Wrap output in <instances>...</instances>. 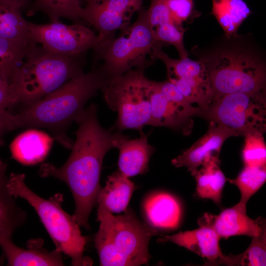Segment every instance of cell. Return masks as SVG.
Wrapping results in <instances>:
<instances>
[{
  "label": "cell",
  "instance_id": "1",
  "mask_svg": "<svg viewBox=\"0 0 266 266\" xmlns=\"http://www.w3.org/2000/svg\"><path fill=\"white\" fill-rule=\"evenodd\" d=\"M97 105L91 104L77 118L78 127L75 140L66 162L57 167L43 163L39 175L53 177L64 182L72 194L75 209L73 215L80 226L90 230L89 217L101 189L100 179L104 157L113 148H118L128 135L112 129H105L100 124Z\"/></svg>",
  "mask_w": 266,
  "mask_h": 266
},
{
  "label": "cell",
  "instance_id": "2",
  "mask_svg": "<svg viewBox=\"0 0 266 266\" xmlns=\"http://www.w3.org/2000/svg\"><path fill=\"white\" fill-rule=\"evenodd\" d=\"M110 78L99 63L93 64L87 72L67 81L36 102L12 113L11 130L24 127L44 128L65 147L71 149L74 141L66 134L85 105L101 91Z\"/></svg>",
  "mask_w": 266,
  "mask_h": 266
},
{
  "label": "cell",
  "instance_id": "3",
  "mask_svg": "<svg viewBox=\"0 0 266 266\" xmlns=\"http://www.w3.org/2000/svg\"><path fill=\"white\" fill-rule=\"evenodd\" d=\"M85 55H61L31 43L24 61L9 82L14 106H30L84 72Z\"/></svg>",
  "mask_w": 266,
  "mask_h": 266
},
{
  "label": "cell",
  "instance_id": "4",
  "mask_svg": "<svg viewBox=\"0 0 266 266\" xmlns=\"http://www.w3.org/2000/svg\"><path fill=\"white\" fill-rule=\"evenodd\" d=\"M99 229L94 238L100 265L138 266L147 265L149 243L157 230L141 222L131 209L115 216L97 210Z\"/></svg>",
  "mask_w": 266,
  "mask_h": 266
},
{
  "label": "cell",
  "instance_id": "5",
  "mask_svg": "<svg viewBox=\"0 0 266 266\" xmlns=\"http://www.w3.org/2000/svg\"><path fill=\"white\" fill-rule=\"evenodd\" d=\"M24 174L12 173L6 184L9 193L15 198L25 200L33 208L56 248L71 258L72 266L91 265V260L83 255L87 238L73 216L63 209V195L57 193L44 199L27 186Z\"/></svg>",
  "mask_w": 266,
  "mask_h": 266
},
{
  "label": "cell",
  "instance_id": "6",
  "mask_svg": "<svg viewBox=\"0 0 266 266\" xmlns=\"http://www.w3.org/2000/svg\"><path fill=\"white\" fill-rule=\"evenodd\" d=\"M201 61L208 72L212 101L233 93H265V64L248 49L240 46L222 48Z\"/></svg>",
  "mask_w": 266,
  "mask_h": 266
},
{
  "label": "cell",
  "instance_id": "7",
  "mask_svg": "<svg viewBox=\"0 0 266 266\" xmlns=\"http://www.w3.org/2000/svg\"><path fill=\"white\" fill-rule=\"evenodd\" d=\"M122 33L117 38L99 42L92 49L93 64L101 62L99 64L111 79L134 68L145 69L149 65L147 56L161 44L142 8L135 22Z\"/></svg>",
  "mask_w": 266,
  "mask_h": 266
},
{
  "label": "cell",
  "instance_id": "8",
  "mask_svg": "<svg viewBox=\"0 0 266 266\" xmlns=\"http://www.w3.org/2000/svg\"><path fill=\"white\" fill-rule=\"evenodd\" d=\"M144 70L134 68L111 78L101 91L108 107L118 114L111 128L116 131L132 129L140 133L149 125L151 80L145 76Z\"/></svg>",
  "mask_w": 266,
  "mask_h": 266
},
{
  "label": "cell",
  "instance_id": "9",
  "mask_svg": "<svg viewBox=\"0 0 266 266\" xmlns=\"http://www.w3.org/2000/svg\"><path fill=\"white\" fill-rule=\"evenodd\" d=\"M198 115L226 127L237 136L264 134L266 130V93L225 95L213 100Z\"/></svg>",
  "mask_w": 266,
  "mask_h": 266
},
{
  "label": "cell",
  "instance_id": "10",
  "mask_svg": "<svg viewBox=\"0 0 266 266\" xmlns=\"http://www.w3.org/2000/svg\"><path fill=\"white\" fill-rule=\"evenodd\" d=\"M28 31L30 43L63 56L86 54L100 40L98 34L82 23L67 25L59 21L36 24L28 21Z\"/></svg>",
  "mask_w": 266,
  "mask_h": 266
},
{
  "label": "cell",
  "instance_id": "11",
  "mask_svg": "<svg viewBox=\"0 0 266 266\" xmlns=\"http://www.w3.org/2000/svg\"><path fill=\"white\" fill-rule=\"evenodd\" d=\"M81 18L98 31L99 42L115 37L131 25L133 14L141 9L144 0H85Z\"/></svg>",
  "mask_w": 266,
  "mask_h": 266
},
{
  "label": "cell",
  "instance_id": "12",
  "mask_svg": "<svg viewBox=\"0 0 266 266\" xmlns=\"http://www.w3.org/2000/svg\"><path fill=\"white\" fill-rule=\"evenodd\" d=\"M220 238L211 227L200 224L195 230L162 236L159 241L171 242L186 248L202 258L204 265L235 266V256H228L222 252Z\"/></svg>",
  "mask_w": 266,
  "mask_h": 266
},
{
  "label": "cell",
  "instance_id": "13",
  "mask_svg": "<svg viewBox=\"0 0 266 266\" xmlns=\"http://www.w3.org/2000/svg\"><path fill=\"white\" fill-rule=\"evenodd\" d=\"M199 223L209 226L223 238L242 235L253 237L266 228L265 220L250 218L246 213V204L240 201L217 215L205 213Z\"/></svg>",
  "mask_w": 266,
  "mask_h": 266
},
{
  "label": "cell",
  "instance_id": "14",
  "mask_svg": "<svg viewBox=\"0 0 266 266\" xmlns=\"http://www.w3.org/2000/svg\"><path fill=\"white\" fill-rule=\"evenodd\" d=\"M237 136L234 132L221 125L210 122L207 132L189 148L171 161L176 167H185L192 175L208 159L218 156L225 141Z\"/></svg>",
  "mask_w": 266,
  "mask_h": 266
},
{
  "label": "cell",
  "instance_id": "15",
  "mask_svg": "<svg viewBox=\"0 0 266 266\" xmlns=\"http://www.w3.org/2000/svg\"><path fill=\"white\" fill-rule=\"evenodd\" d=\"M42 240L28 241V248L15 244L10 237H0V246L7 266H64L62 252L57 249L49 252L42 248Z\"/></svg>",
  "mask_w": 266,
  "mask_h": 266
},
{
  "label": "cell",
  "instance_id": "16",
  "mask_svg": "<svg viewBox=\"0 0 266 266\" xmlns=\"http://www.w3.org/2000/svg\"><path fill=\"white\" fill-rule=\"evenodd\" d=\"M144 210L148 224L156 229H174L181 222V203L175 197L166 192L150 195L144 202Z\"/></svg>",
  "mask_w": 266,
  "mask_h": 266
},
{
  "label": "cell",
  "instance_id": "17",
  "mask_svg": "<svg viewBox=\"0 0 266 266\" xmlns=\"http://www.w3.org/2000/svg\"><path fill=\"white\" fill-rule=\"evenodd\" d=\"M151 119L149 125L173 129L182 128L193 111L168 100L159 90L156 81L151 80L149 93Z\"/></svg>",
  "mask_w": 266,
  "mask_h": 266
},
{
  "label": "cell",
  "instance_id": "18",
  "mask_svg": "<svg viewBox=\"0 0 266 266\" xmlns=\"http://www.w3.org/2000/svg\"><path fill=\"white\" fill-rule=\"evenodd\" d=\"M54 138L37 130H28L16 137L10 145L12 157L27 165L37 164L47 155Z\"/></svg>",
  "mask_w": 266,
  "mask_h": 266
},
{
  "label": "cell",
  "instance_id": "19",
  "mask_svg": "<svg viewBox=\"0 0 266 266\" xmlns=\"http://www.w3.org/2000/svg\"><path fill=\"white\" fill-rule=\"evenodd\" d=\"M140 135L139 138L126 139L118 148L119 171L128 177L145 173L155 151L149 144L146 135L143 132Z\"/></svg>",
  "mask_w": 266,
  "mask_h": 266
},
{
  "label": "cell",
  "instance_id": "20",
  "mask_svg": "<svg viewBox=\"0 0 266 266\" xmlns=\"http://www.w3.org/2000/svg\"><path fill=\"white\" fill-rule=\"evenodd\" d=\"M135 189L134 183L119 171L107 177L106 184L101 188L97 198V210L110 213L125 211Z\"/></svg>",
  "mask_w": 266,
  "mask_h": 266
},
{
  "label": "cell",
  "instance_id": "21",
  "mask_svg": "<svg viewBox=\"0 0 266 266\" xmlns=\"http://www.w3.org/2000/svg\"><path fill=\"white\" fill-rule=\"evenodd\" d=\"M219 164L218 156H212L194 175L198 196L201 199H210L216 204L221 202L223 188L228 180Z\"/></svg>",
  "mask_w": 266,
  "mask_h": 266
},
{
  "label": "cell",
  "instance_id": "22",
  "mask_svg": "<svg viewBox=\"0 0 266 266\" xmlns=\"http://www.w3.org/2000/svg\"><path fill=\"white\" fill-rule=\"evenodd\" d=\"M152 59H158L165 64L168 78L194 79L209 82L208 72L202 61H194L187 58L174 59L161 49V44L155 46L150 55Z\"/></svg>",
  "mask_w": 266,
  "mask_h": 266
},
{
  "label": "cell",
  "instance_id": "23",
  "mask_svg": "<svg viewBox=\"0 0 266 266\" xmlns=\"http://www.w3.org/2000/svg\"><path fill=\"white\" fill-rule=\"evenodd\" d=\"M212 13L228 37L236 33L244 20L251 14L243 0H212Z\"/></svg>",
  "mask_w": 266,
  "mask_h": 266
},
{
  "label": "cell",
  "instance_id": "24",
  "mask_svg": "<svg viewBox=\"0 0 266 266\" xmlns=\"http://www.w3.org/2000/svg\"><path fill=\"white\" fill-rule=\"evenodd\" d=\"M82 0H34L27 16L36 12L45 14L51 22L59 21L61 18L68 19L74 23H82Z\"/></svg>",
  "mask_w": 266,
  "mask_h": 266
},
{
  "label": "cell",
  "instance_id": "25",
  "mask_svg": "<svg viewBox=\"0 0 266 266\" xmlns=\"http://www.w3.org/2000/svg\"><path fill=\"white\" fill-rule=\"evenodd\" d=\"M21 8L11 0H0V37L27 41L28 23Z\"/></svg>",
  "mask_w": 266,
  "mask_h": 266
},
{
  "label": "cell",
  "instance_id": "26",
  "mask_svg": "<svg viewBox=\"0 0 266 266\" xmlns=\"http://www.w3.org/2000/svg\"><path fill=\"white\" fill-rule=\"evenodd\" d=\"M6 183L0 185V237H10L26 221V212L16 203Z\"/></svg>",
  "mask_w": 266,
  "mask_h": 266
},
{
  "label": "cell",
  "instance_id": "27",
  "mask_svg": "<svg viewBox=\"0 0 266 266\" xmlns=\"http://www.w3.org/2000/svg\"><path fill=\"white\" fill-rule=\"evenodd\" d=\"M31 43L0 37V74L9 84L15 70L24 61Z\"/></svg>",
  "mask_w": 266,
  "mask_h": 266
},
{
  "label": "cell",
  "instance_id": "28",
  "mask_svg": "<svg viewBox=\"0 0 266 266\" xmlns=\"http://www.w3.org/2000/svg\"><path fill=\"white\" fill-rule=\"evenodd\" d=\"M168 80L176 86L188 102L199 108V112L206 109L211 103L212 95L209 82L182 78Z\"/></svg>",
  "mask_w": 266,
  "mask_h": 266
},
{
  "label": "cell",
  "instance_id": "29",
  "mask_svg": "<svg viewBox=\"0 0 266 266\" xmlns=\"http://www.w3.org/2000/svg\"><path fill=\"white\" fill-rule=\"evenodd\" d=\"M266 180V166L257 167L246 166H244L235 179H228L239 190V201L246 204L251 197L264 185Z\"/></svg>",
  "mask_w": 266,
  "mask_h": 266
},
{
  "label": "cell",
  "instance_id": "30",
  "mask_svg": "<svg viewBox=\"0 0 266 266\" xmlns=\"http://www.w3.org/2000/svg\"><path fill=\"white\" fill-rule=\"evenodd\" d=\"M242 150L244 166L262 167L266 166V145L263 133L246 135Z\"/></svg>",
  "mask_w": 266,
  "mask_h": 266
},
{
  "label": "cell",
  "instance_id": "31",
  "mask_svg": "<svg viewBox=\"0 0 266 266\" xmlns=\"http://www.w3.org/2000/svg\"><path fill=\"white\" fill-rule=\"evenodd\" d=\"M236 266H264L266 265V228L252 241L240 254L235 255Z\"/></svg>",
  "mask_w": 266,
  "mask_h": 266
},
{
  "label": "cell",
  "instance_id": "32",
  "mask_svg": "<svg viewBox=\"0 0 266 266\" xmlns=\"http://www.w3.org/2000/svg\"><path fill=\"white\" fill-rule=\"evenodd\" d=\"M156 39L159 42H165L174 46L180 58H187L188 53L183 43L184 29L172 22L158 26L154 30Z\"/></svg>",
  "mask_w": 266,
  "mask_h": 266
},
{
  "label": "cell",
  "instance_id": "33",
  "mask_svg": "<svg viewBox=\"0 0 266 266\" xmlns=\"http://www.w3.org/2000/svg\"><path fill=\"white\" fill-rule=\"evenodd\" d=\"M145 15L153 30L159 26L172 22L166 0H151L149 8L145 10Z\"/></svg>",
  "mask_w": 266,
  "mask_h": 266
},
{
  "label": "cell",
  "instance_id": "34",
  "mask_svg": "<svg viewBox=\"0 0 266 266\" xmlns=\"http://www.w3.org/2000/svg\"><path fill=\"white\" fill-rule=\"evenodd\" d=\"M166 3L170 20L177 26L181 27L193 11V0H166Z\"/></svg>",
  "mask_w": 266,
  "mask_h": 266
},
{
  "label": "cell",
  "instance_id": "35",
  "mask_svg": "<svg viewBox=\"0 0 266 266\" xmlns=\"http://www.w3.org/2000/svg\"><path fill=\"white\" fill-rule=\"evenodd\" d=\"M13 106L9 85L0 74V109L8 110Z\"/></svg>",
  "mask_w": 266,
  "mask_h": 266
},
{
  "label": "cell",
  "instance_id": "36",
  "mask_svg": "<svg viewBox=\"0 0 266 266\" xmlns=\"http://www.w3.org/2000/svg\"><path fill=\"white\" fill-rule=\"evenodd\" d=\"M11 113L8 110L0 109V147L3 144V135L10 131V117Z\"/></svg>",
  "mask_w": 266,
  "mask_h": 266
},
{
  "label": "cell",
  "instance_id": "37",
  "mask_svg": "<svg viewBox=\"0 0 266 266\" xmlns=\"http://www.w3.org/2000/svg\"><path fill=\"white\" fill-rule=\"evenodd\" d=\"M7 165L0 158V185L6 183L7 178L6 176Z\"/></svg>",
  "mask_w": 266,
  "mask_h": 266
},
{
  "label": "cell",
  "instance_id": "38",
  "mask_svg": "<svg viewBox=\"0 0 266 266\" xmlns=\"http://www.w3.org/2000/svg\"><path fill=\"white\" fill-rule=\"evenodd\" d=\"M18 5L21 8L25 7L28 4L30 0H11Z\"/></svg>",
  "mask_w": 266,
  "mask_h": 266
}]
</instances>
